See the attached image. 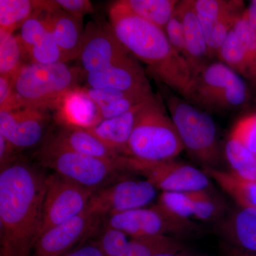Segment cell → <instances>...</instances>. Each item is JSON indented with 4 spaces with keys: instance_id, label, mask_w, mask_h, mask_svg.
<instances>
[{
    "instance_id": "cell-1",
    "label": "cell",
    "mask_w": 256,
    "mask_h": 256,
    "mask_svg": "<svg viewBox=\"0 0 256 256\" xmlns=\"http://www.w3.org/2000/svg\"><path fill=\"white\" fill-rule=\"evenodd\" d=\"M46 176L26 163L0 170V256H30L40 237Z\"/></svg>"
},
{
    "instance_id": "cell-2",
    "label": "cell",
    "mask_w": 256,
    "mask_h": 256,
    "mask_svg": "<svg viewBox=\"0 0 256 256\" xmlns=\"http://www.w3.org/2000/svg\"><path fill=\"white\" fill-rule=\"evenodd\" d=\"M109 18L121 44L146 64L158 82L182 97L192 79L191 69L172 46L164 30L134 14L121 1L111 5Z\"/></svg>"
},
{
    "instance_id": "cell-3",
    "label": "cell",
    "mask_w": 256,
    "mask_h": 256,
    "mask_svg": "<svg viewBox=\"0 0 256 256\" xmlns=\"http://www.w3.org/2000/svg\"><path fill=\"white\" fill-rule=\"evenodd\" d=\"M78 70L66 63L23 64L14 76V102L10 110H58L67 94L78 88Z\"/></svg>"
},
{
    "instance_id": "cell-4",
    "label": "cell",
    "mask_w": 256,
    "mask_h": 256,
    "mask_svg": "<svg viewBox=\"0 0 256 256\" xmlns=\"http://www.w3.org/2000/svg\"><path fill=\"white\" fill-rule=\"evenodd\" d=\"M184 150L164 106L156 96L138 118L128 146V156L146 162L174 160Z\"/></svg>"
},
{
    "instance_id": "cell-5",
    "label": "cell",
    "mask_w": 256,
    "mask_h": 256,
    "mask_svg": "<svg viewBox=\"0 0 256 256\" xmlns=\"http://www.w3.org/2000/svg\"><path fill=\"white\" fill-rule=\"evenodd\" d=\"M37 159L45 168L80 185L96 192L126 169L122 156L118 161H110L79 154L57 144L48 138L37 152Z\"/></svg>"
},
{
    "instance_id": "cell-6",
    "label": "cell",
    "mask_w": 256,
    "mask_h": 256,
    "mask_svg": "<svg viewBox=\"0 0 256 256\" xmlns=\"http://www.w3.org/2000/svg\"><path fill=\"white\" fill-rule=\"evenodd\" d=\"M166 102L184 149L202 162L215 164L220 158V148L212 118L176 94H168Z\"/></svg>"
},
{
    "instance_id": "cell-7",
    "label": "cell",
    "mask_w": 256,
    "mask_h": 256,
    "mask_svg": "<svg viewBox=\"0 0 256 256\" xmlns=\"http://www.w3.org/2000/svg\"><path fill=\"white\" fill-rule=\"evenodd\" d=\"M106 226L118 229L131 238L171 236L188 233L195 228L190 220L172 214L158 204L109 215Z\"/></svg>"
},
{
    "instance_id": "cell-8",
    "label": "cell",
    "mask_w": 256,
    "mask_h": 256,
    "mask_svg": "<svg viewBox=\"0 0 256 256\" xmlns=\"http://www.w3.org/2000/svg\"><path fill=\"white\" fill-rule=\"evenodd\" d=\"M94 192L56 173L46 176L40 236L86 210Z\"/></svg>"
},
{
    "instance_id": "cell-9",
    "label": "cell",
    "mask_w": 256,
    "mask_h": 256,
    "mask_svg": "<svg viewBox=\"0 0 256 256\" xmlns=\"http://www.w3.org/2000/svg\"><path fill=\"white\" fill-rule=\"evenodd\" d=\"M126 170L142 174L156 190L162 192H188L206 190L208 176L194 166L174 160L146 162L126 158Z\"/></svg>"
},
{
    "instance_id": "cell-10",
    "label": "cell",
    "mask_w": 256,
    "mask_h": 256,
    "mask_svg": "<svg viewBox=\"0 0 256 256\" xmlns=\"http://www.w3.org/2000/svg\"><path fill=\"white\" fill-rule=\"evenodd\" d=\"M130 56L118 40L110 23L100 18L88 23L78 58L85 74L108 68Z\"/></svg>"
},
{
    "instance_id": "cell-11",
    "label": "cell",
    "mask_w": 256,
    "mask_h": 256,
    "mask_svg": "<svg viewBox=\"0 0 256 256\" xmlns=\"http://www.w3.org/2000/svg\"><path fill=\"white\" fill-rule=\"evenodd\" d=\"M156 195V188L144 180H122L94 192L89 208L98 214L110 215L144 208Z\"/></svg>"
},
{
    "instance_id": "cell-12",
    "label": "cell",
    "mask_w": 256,
    "mask_h": 256,
    "mask_svg": "<svg viewBox=\"0 0 256 256\" xmlns=\"http://www.w3.org/2000/svg\"><path fill=\"white\" fill-rule=\"evenodd\" d=\"M101 216L88 206L82 214L38 237L30 256H64L94 230Z\"/></svg>"
},
{
    "instance_id": "cell-13",
    "label": "cell",
    "mask_w": 256,
    "mask_h": 256,
    "mask_svg": "<svg viewBox=\"0 0 256 256\" xmlns=\"http://www.w3.org/2000/svg\"><path fill=\"white\" fill-rule=\"evenodd\" d=\"M48 116L44 110L22 108L0 110V134L18 150L32 148L43 139Z\"/></svg>"
},
{
    "instance_id": "cell-14",
    "label": "cell",
    "mask_w": 256,
    "mask_h": 256,
    "mask_svg": "<svg viewBox=\"0 0 256 256\" xmlns=\"http://www.w3.org/2000/svg\"><path fill=\"white\" fill-rule=\"evenodd\" d=\"M87 87L127 92H152L146 72L132 56L98 72L86 74Z\"/></svg>"
},
{
    "instance_id": "cell-15",
    "label": "cell",
    "mask_w": 256,
    "mask_h": 256,
    "mask_svg": "<svg viewBox=\"0 0 256 256\" xmlns=\"http://www.w3.org/2000/svg\"><path fill=\"white\" fill-rule=\"evenodd\" d=\"M175 14L182 24L184 36L188 53V62L192 78L210 60L201 22L194 8L193 0L180 1Z\"/></svg>"
},
{
    "instance_id": "cell-16",
    "label": "cell",
    "mask_w": 256,
    "mask_h": 256,
    "mask_svg": "<svg viewBox=\"0 0 256 256\" xmlns=\"http://www.w3.org/2000/svg\"><path fill=\"white\" fill-rule=\"evenodd\" d=\"M240 78V76L222 62L208 63L193 77L182 98L193 105L202 106L210 97Z\"/></svg>"
},
{
    "instance_id": "cell-17",
    "label": "cell",
    "mask_w": 256,
    "mask_h": 256,
    "mask_svg": "<svg viewBox=\"0 0 256 256\" xmlns=\"http://www.w3.org/2000/svg\"><path fill=\"white\" fill-rule=\"evenodd\" d=\"M154 97V95L152 96L120 116L102 120L100 124L86 130L106 146L120 156H127L128 143L138 118Z\"/></svg>"
},
{
    "instance_id": "cell-18",
    "label": "cell",
    "mask_w": 256,
    "mask_h": 256,
    "mask_svg": "<svg viewBox=\"0 0 256 256\" xmlns=\"http://www.w3.org/2000/svg\"><path fill=\"white\" fill-rule=\"evenodd\" d=\"M44 16L63 54L64 62L78 58L85 32L82 18L69 14L60 8L44 12Z\"/></svg>"
},
{
    "instance_id": "cell-19",
    "label": "cell",
    "mask_w": 256,
    "mask_h": 256,
    "mask_svg": "<svg viewBox=\"0 0 256 256\" xmlns=\"http://www.w3.org/2000/svg\"><path fill=\"white\" fill-rule=\"evenodd\" d=\"M60 121L67 127L90 128L104 120L98 106L85 89H74L68 92L58 108Z\"/></svg>"
},
{
    "instance_id": "cell-20",
    "label": "cell",
    "mask_w": 256,
    "mask_h": 256,
    "mask_svg": "<svg viewBox=\"0 0 256 256\" xmlns=\"http://www.w3.org/2000/svg\"><path fill=\"white\" fill-rule=\"evenodd\" d=\"M50 138L60 146L84 156L110 161H118L122 156L86 128L64 126L57 136Z\"/></svg>"
},
{
    "instance_id": "cell-21",
    "label": "cell",
    "mask_w": 256,
    "mask_h": 256,
    "mask_svg": "<svg viewBox=\"0 0 256 256\" xmlns=\"http://www.w3.org/2000/svg\"><path fill=\"white\" fill-rule=\"evenodd\" d=\"M56 1L0 0V31L14 34L36 10L50 12L56 9Z\"/></svg>"
},
{
    "instance_id": "cell-22",
    "label": "cell",
    "mask_w": 256,
    "mask_h": 256,
    "mask_svg": "<svg viewBox=\"0 0 256 256\" xmlns=\"http://www.w3.org/2000/svg\"><path fill=\"white\" fill-rule=\"evenodd\" d=\"M204 173L215 180L240 207L256 208V180H244L233 172H224L212 168H206Z\"/></svg>"
},
{
    "instance_id": "cell-23",
    "label": "cell",
    "mask_w": 256,
    "mask_h": 256,
    "mask_svg": "<svg viewBox=\"0 0 256 256\" xmlns=\"http://www.w3.org/2000/svg\"><path fill=\"white\" fill-rule=\"evenodd\" d=\"M224 230L240 249L256 252V208L242 207L224 224Z\"/></svg>"
},
{
    "instance_id": "cell-24",
    "label": "cell",
    "mask_w": 256,
    "mask_h": 256,
    "mask_svg": "<svg viewBox=\"0 0 256 256\" xmlns=\"http://www.w3.org/2000/svg\"><path fill=\"white\" fill-rule=\"evenodd\" d=\"M184 250L183 244L170 236L131 238L118 256H159Z\"/></svg>"
},
{
    "instance_id": "cell-25",
    "label": "cell",
    "mask_w": 256,
    "mask_h": 256,
    "mask_svg": "<svg viewBox=\"0 0 256 256\" xmlns=\"http://www.w3.org/2000/svg\"><path fill=\"white\" fill-rule=\"evenodd\" d=\"M134 14L163 30L172 18L178 2L176 0H121Z\"/></svg>"
},
{
    "instance_id": "cell-26",
    "label": "cell",
    "mask_w": 256,
    "mask_h": 256,
    "mask_svg": "<svg viewBox=\"0 0 256 256\" xmlns=\"http://www.w3.org/2000/svg\"><path fill=\"white\" fill-rule=\"evenodd\" d=\"M225 153L234 173L244 180L256 181V154L232 132L226 144Z\"/></svg>"
},
{
    "instance_id": "cell-27",
    "label": "cell",
    "mask_w": 256,
    "mask_h": 256,
    "mask_svg": "<svg viewBox=\"0 0 256 256\" xmlns=\"http://www.w3.org/2000/svg\"><path fill=\"white\" fill-rule=\"evenodd\" d=\"M218 57L220 62L232 68L239 76L250 79L248 64L245 52L234 28L220 47Z\"/></svg>"
},
{
    "instance_id": "cell-28",
    "label": "cell",
    "mask_w": 256,
    "mask_h": 256,
    "mask_svg": "<svg viewBox=\"0 0 256 256\" xmlns=\"http://www.w3.org/2000/svg\"><path fill=\"white\" fill-rule=\"evenodd\" d=\"M24 55L14 34L0 31V76L14 77L22 66Z\"/></svg>"
},
{
    "instance_id": "cell-29",
    "label": "cell",
    "mask_w": 256,
    "mask_h": 256,
    "mask_svg": "<svg viewBox=\"0 0 256 256\" xmlns=\"http://www.w3.org/2000/svg\"><path fill=\"white\" fill-rule=\"evenodd\" d=\"M248 97L246 84L242 78L210 97L202 106L210 110H226L244 105Z\"/></svg>"
},
{
    "instance_id": "cell-30",
    "label": "cell",
    "mask_w": 256,
    "mask_h": 256,
    "mask_svg": "<svg viewBox=\"0 0 256 256\" xmlns=\"http://www.w3.org/2000/svg\"><path fill=\"white\" fill-rule=\"evenodd\" d=\"M239 16L240 15L214 20L198 18L210 58L218 56L220 47L226 40L229 32L234 28V23Z\"/></svg>"
},
{
    "instance_id": "cell-31",
    "label": "cell",
    "mask_w": 256,
    "mask_h": 256,
    "mask_svg": "<svg viewBox=\"0 0 256 256\" xmlns=\"http://www.w3.org/2000/svg\"><path fill=\"white\" fill-rule=\"evenodd\" d=\"M193 4L198 18L210 20L238 16L245 10L238 0H193Z\"/></svg>"
},
{
    "instance_id": "cell-32",
    "label": "cell",
    "mask_w": 256,
    "mask_h": 256,
    "mask_svg": "<svg viewBox=\"0 0 256 256\" xmlns=\"http://www.w3.org/2000/svg\"><path fill=\"white\" fill-rule=\"evenodd\" d=\"M44 12L42 10H36L20 28V34L16 37L22 50L24 58L26 56L32 47L43 38L48 30Z\"/></svg>"
},
{
    "instance_id": "cell-33",
    "label": "cell",
    "mask_w": 256,
    "mask_h": 256,
    "mask_svg": "<svg viewBox=\"0 0 256 256\" xmlns=\"http://www.w3.org/2000/svg\"><path fill=\"white\" fill-rule=\"evenodd\" d=\"M26 58L30 60V63L43 65L65 63L63 54L55 41L54 36L50 31V26L43 38L36 44L32 47L26 54Z\"/></svg>"
},
{
    "instance_id": "cell-34",
    "label": "cell",
    "mask_w": 256,
    "mask_h": 256,
    "mask_svg": "<svg viewBox=\"0 0 256 256\" xmlns=\"http://www.w3.org/2000/svg\"><path fill=\"white\" fill-rule=\"evenodd\" d=\"M233 28L246 56L250 80L256 84V34L248 21L244 11L236 20Z\"/></svg>"
},
{
    "instance_id": "cell-35",
    "label": "cell",
    "mask_w": 256,
    "mask_h": 256,
    "mask_svg": "<svg viewBox=\"0 0 256 256\" xmlns=\"http://www.w3.org/2000/svg\"><path fill=\"white\" fill-rule=\"evenodd\" d=\"M192 203L193 216L200 220H214L220 216L223 208L206 190L186 192Z\"/></svg>"
},
{
    "instance_id": "cell-36",
    "label": "cell",
    "mask_w": 256,
    "mask_h": 256,
    "mask_svg": "<svg viewBox=\"0 0 256 256\" xmlns=\"http://www.w3.org/2000/svg\"><path fill=\"white\" fill-rule=\"evenodd\" d=\"M158 204L180 218L188 220L193 216L192 203L186 192H162Z\"/></svg>"
},
{
    "instance_id": "cell-37",
    "label": "cell",
    "mask_w": 256,
    "mask_h": 256,
    "mask_svg": "<svg viewBox=\"0 0 256 256\" xmlns=\"http://www.w3.org/2000/svg\"><path fill=\"white\" fill-rule=\"evenodd\" d=\"M129 240L124 232L106 226L96 244L105 256H118L126 249Z\"/></svg>"
},
{
    "instance_id": "cell-38",
    "label": "cell",
    "mask_w": 256,
    "mask_h": 256,
    "mask_svg": "<svg viewBox=\"0 0 256 256\" xmlns=\"http://www.w3.org/2000/svg\"><path fill=\"white\" fill-rule=\"evenodd\" d=\"M230 132L256 154V114H248L239 120Z\"/></svg>"
},
{
    "instance_id": "cell-39",
    "label": "cell",
    "mask_w": 256,
    "mask_h": 256,
    "mask_svg": "<svg viewBox=\"0 0 256 256\" xmlns=\"http://www.w3.org/2000/svg\"><path fill=\"white\" fill-rule=\"evenodd\" d=\"M164 31L173 48L188 62V53L184 36L182 24L181 20L175 13L172 18H170L169 22L164 28Z\"/></svg>"
},
{
    "instance_id": "cell-40",
    "label": "cell",
    "mask_w": 256,
    "mask_h": 256,
    "mask_svg": "<svg viewBox=\"0 0 256 256\" xmlns=\"http://www.w3.org/2000/svg\"><path fill=\"white\" fill-rule=\"evenodd\" d=\"M86 92L88 94V96L92 98V100L97 104L98 106H101L107 105L124 98L131 94H138V92H120V90H114L110 88H84Z\"/></svg>"
},
{
    "instance_id": "cell-41",
    "label": "cell",
    "mask_w": 256,
    "mask_h": 256,
    "mask_svg": "<svg viewBox=\"0 0 256 256\" xmlns=\"http://www.w3.org/2000/svg\"><path fill=\"white\" fill-rule=\"evenodd\" d=\"M56 2L64 11L82 20L85 15L94 12L92 2L88 0H57Z\"/></svg>"
},
{
    "instance_id": "cell-42",
    "label": "cell",
    "mask_w": 256,
    "mask_h": 256,
    "mask_svg": "<svg viewBox=\"0 0 256 256\" xmlns=\"http://www.w3.org/2000/svg\"><path fill=\"white\" fill-rule=\"evenodd\" d=\"M14 96V77L0 76V110L12 109Z\"/></svg>"
},
{
    "instance_id": "cell-43",
    "label": "cell",
    "mask_w": 256,
    "mask_h": 256,
    "mask_svg": "<svg viewBox=\"0 0 256 256\" xmlns=\"http://www.w3.org/2000/svg\"><path fill=\"white\" fill-rule=\"evenodd\" d=\"M16 148L0 134V168L16 162Z\"/></svg>"
},
{
    "instance_id": "cell-44",
    "label": "cell",
    "mask_w": 256,
    "mask_h": 256,
    "mask_svg": "<svg viewBox=\"0 0 256 256\" xmlns=\"http://www.w3.org/2000/svg\"><path fill=\"white\" fill-rule=\"evenodd\" d=\"M64 256H105L97 244H90L74 248Z\"/></svg>"
},
{
    "instance_id": "cell-45",
    "label": "cell",
    "mask_w": 256,
    "mask_h": 256,
    "mask_svg": "<svg viewBox=\"0 0 256 256\" xmlns=\"http://www.w3.org/2000/svg\"><path fill=\"white\" fill-rule=\"evenodd\" d=\"M244 13L256 34V0L252 1L248 8L244 10Z\"/></svg>"
},
{
    "instance_id": "cell-46",
    "label": "cell",
    "mask_w": 256,
    "mask_h": 256,
    "mask_svg": "<svg viewBox=\"0 0 256 256\" xmlns=\"http://www.w3.org/2000/svg\"><path fill=\"white\" fill-rule=\"evenodd\" d=\"M226 256H256V252H247L238 248L229 247L226 250Z\"/></svg>"
},
{
    "instance_id": "cell-47",
    "label": "cell",
    "mask_w": 256,
    "mask_h": 256,
    "mask_svg": "<svg viewBox=\"0 0 256 256\" xmlns=\"http://www.w3.org/2000/svg\"><path fill=\"white\" fill-rule=\"evenodd\" d=\"M159 256H202L200 255H198V254H192V252H186V250H183V252H178V254H165V255H162Z\"/></svg>"
}]
</instances>
